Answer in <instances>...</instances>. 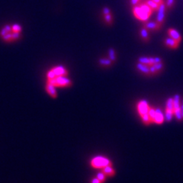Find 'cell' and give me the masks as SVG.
I'll return each mask as SVG.
<instances>
[{
  "mask_svg": "<svg viewBox=\"0 0 183 183\" xmlns=\"http://www.w3.org/2000/svg\"><path fill=\"white\" fill-rule=\"evenodd\" d=\"M132 11L134 15L137 19L143 21H146L153 12L146 3H141V4L134 6Z\"/></svg>",
  "mask_w": 183,
  "mask_h": 183,
  "instance_id": "obj_1",
  "label": "cell"
},
{
  "mask_svg": "<svg viewBox=\"0 0 183 183\" xmlns=\"http://www.w3.org/2000/svg\"><path fill=\"white\" fill-rule=\"evenodd\" d=\"M0 35L5 42H12L17 41L20 37V33L14 32L12 31V26L11 25H6L5 26V28H3Z\"/></svg>",
  "mask_w": 183,
  "mask_h": 183,
  "instance_id": "obj_2",
  "label": "cell"
},
{
  "mask_svg": "<svg viewBox=\"0 0 183 183\" xmlns=\"http://www.w3.org/2000/svg\"><path fill=\"white\" fill-rule=\"evenodd\" d=\"M91 166L95 168V169H102L107 166H111V160H109L108 158L102 156H98L92 158L90 161Z\"/></svg>",
  "mask_w": 183,
  "mask_h": 183,
  "instance_id": "obj_3",
  "label": "cell"
},
{
  "mask_svg": "<svg viewBox=\"0 0 183 183\" xmlns=\"http://www.w3.org/2000/svg\"><path fill=\"white\" fill-rule=\"evenodd\" d=\"M47 83L52 84L55 87L59 86V87H67V86H70L72 85V81L68 78H66L65 77H57L54 79L47 80Z\"/></svg>",
  "mask_w": 183,
  "mask_h": 183,
  "instance_id": "obj_4",
  "label": "cell"
},
{
  "mask_svg": "<svg viewBox=\"0 0 183 183\" xmlns=\"http://www.w3.org/2000/svg\"><path fill=\"white\" fill-rule=\"evenodd\" d=\"M174 115V108L172 98H169L166 100V111H165V120L167 122H169L172 120V116Z\"/></svg>",
  "mask_w": 183,
  "mask_h": 183,
  "instance_id": "obj_5",
  "label": "cell"
},
{
  "mask_svg": "<svg viewBox=\"0 0 183 183\" xmlns=\"http://www.w3.org/2000/svg\"><path fill=\"white\" fill-rule=\"evenodd\" d=\"M150 108V107L149 106L148 102L145 100L140 101L137 104V111H138L140 116H142L148 113Z\"/></svg>",
  "mask_w": 183,
  "mask_h": 183,
  "instance_id": "obj_6",
  "label": "cell"
},
{
  "mask_svg": "<svg viewBox=\"0 0 183 183\" xmlns=\"http://www.w3.org/2000/svg\"><path fill=\"white\" fill-rule=\"evenodd\" d=\"M166 5L164 3H162V4H160L159 6V9H158V15L157 18H156V22L160 23V25H162L164 22L165 15H166Z\"/></svg>",
  "mask_w": 183,
  "mask_h": 183,
  "instance_id": "obj_7",
  "label": "cell"
},
{
  "mask_svg": "<svg viewBox=\"0 0 183 183\" xmlns=\"http://www.w3.org/2000/svg\"><path fill=\"white\" fill-rule=\"evenodd\" d=\"M165 120V116L162 113V111H161V109L156 108L155 114L153 117V123L157 124H161L163 123V121Z\"/></svg>",
  "mask_w": 183,
  "mask_h": 183,
  "instance_id": "obj_8",
  "label": "cell"
},
{
  "mask_svg": "<svg viewBox=\"0 0 183 183\" xmlns=\"http://www.w3.org/2000/svg\"><path fill=\"white\" fill-rule=\"evenodd\" d=\"M54 73L56 77H66L68 74V71L66 70L65 68L61 66H58V67H54L53 69H51Z\"/></svg>",
  "mask_w": 183,
  "mask_h": 183,
  "instance_id": "obj_9",
  "label": "cell"
},
{
  "mask_svg": "<svg viewBox=\"0 0 183 183\" xmlns=\"http://www.w3.org/2000/svg\"><path fill=\"white\" fill-rule=\"evenodd\" d=\"M164 44L166 47H168L169 48L171 49H176L178 47V45H179V42H178L177 41H176L172 37H168L166 39H165L164 41Z\"/></svg>",
  "mask_w": 183,
  "mask_h": 183,
  "instance_id": "obj_10",
  "label": "cell"
},
{
  "mask_svg": "<svg viewBox=\"0 0 183 183\" xmlns=\"http://www.w3.org/2000/svg\"><path fill=\"white\" fill-rule=\"evenodd\" d=\"M168 35H169V37L173 38V39H175L176 41L179 42V43H180V42L182 41V40L180 33L178 32V31H176V29H173V28H169V29H168Z\"/></svg>",
  "mask_w": 183,
  "mask_h": 183,
  "instance_id": "obj_11",
  "label": "cell"
},
{
  "mask_svg": "<svg viewBox=\"0 0 183 183\" xmlns=\"http://www.w3.org/2000/svg\"><path fill=\"white\" fill-rule=\"evenodd\" d=\"M162 25H160V23L158 22H146L144 25V28H146L148 31H156V30H159L161 28Z\"/></svg>",
  "mask_w": 183,
  "mask_h": 183,
  "instance_id": "obj_12",
  "label": "cell"
},
{
  "mask_svg": "<svg viewBox=\"0 0 183 183\" xmlns=\"http://www.w3.org/2000/svg\"><path fill=\"white\" fill-rule=\"evenodd\" d=\"M45 89H46L47 92L48 93L51 97L53 98H56L57 97V91H56L55 86H53L52 84L47 83Z\"/></svg>",
  "mask_w": 183,
  "mask_h": 183,
  "instance_id": "obj_13",
  "label": "cell"
},
{
  "mask_svg": "<svg viewBox=\"0 0 183 183\" xmlns=\"http://www.w3.org/2000/svg\"><path fill=\"white\" fill-rule=\"evenodd\" d=\"M137 67V69L139 70L140 72L143 73L144 74L146 75H150V66L145 65V64H143L141 63H138L136 65Z\"/></svg>",
  "mask_w": 183,
  "mask_h": 183,
  "instance_id": "obj_14",
  "label": "cell"
},
{
  "mask_svg": "<svg viewBox=\"0 0 183 183\" xmlns=\"http://www.w3.org/2000/svg\"><path fill=\"white\" fill-rule=\"evenodd\" d=\"M138 62L147 66H151L154 63V62H153V57H140L138 59Z\"/></svg>",
  "mask_w": 183,
  "mask_h": 183,
  "instance_id": "obj_15",
  "label": "cell"
},
{
  "mask_svg": "<svg viewBox=\"0 0 183 183\" xmlns=\"http://www.w3.org/2000/svg\"><path fill=\"white\" fill-rule=\"evenodd\" d=\"M102 171L104 172L106 176H114L115 174V171L111 167V166H107L102 168Z\"/></svg>",
  "mask_w": 183,
  "mask_h": 183,
  "instance_id": "obj_16",
  "label": "cell"
},
{
  "mask_svg": "<svg viewBox=\"0 0 183 183\" xmlns=\"http://www.w3.org/2000/svg\"><path fill=\"white\" fill-rule=\"evenodd\" d=\"M140 37L143 39V41L145 42H148L149 39H150V37H149V33H148V30L146 29V28H142L140 31Z\"/></svg>",
  "mask_w": 183,
  "mask_h": 183,
  "instance_id": "obj_17",
  "label": "cell"
},
{
  "mask_svg": "<svg viewBox=\"0 0 183 183\" xmlns=\"http://www.w3.org/2000/svg\"><path fill=\"white\" fill-rule=\"evenodd\" d=\"M145 3H146V4L150 7V9L153 10V12H154V11H158V9H159V6H160V5H158L157 3H156L155 2H153V0H146Z\"/></svg>",
  "mask_w": 183,
  "mask_h": 183,
  "instance_id": "obj_18",
  "label": "cell"
},
{
  "mask_svg": "<svg viewBox=\"0 0 183 183\" xmlns=\"http://www.w3.org/2000/svg\"><path fill=\"white\" fill-rule=\"evenodd\" d=\"M172 102H173V108L174 110L178 108L181 106L180 104V96L178 95H175L172 98Z\"/></svg>",
  "mask_w": 183,
  "mask_h": 183,
  "instance_id": "obj_19",
  "label": "cell"
},
{
  "mask_svg": "<svg viewBox=\"0 0 183 183\" xmlns=\"http://www.w3.org/2000/svg\"><path fill=\"white\" fill-rule=\"evenodd\" d=\"M99 64L102 67H111L112 64V62L110 59H106V58H101L99 60Z\"/></svg>",
  "mask_w": 183,
  "mask_h": 183,
  "instance_id": "obj_20",
  "label": "cell"
},
{
  "mask_svg": "<svg viewBox=\"0 0 183 183\" xmlns=\"http://www.w3.org/2000/svg\"><path fill=\"white\" fill-rule=\"evenodd\" d=\"M108 57H109V59L111 60V62H112V63L115 62L116 59H117V57H116V52L113 48H109Z\"/></svg>",
  "mask_w": 183,
  "mask_h": 183,
  "instance_id": "obj_21",
  "label": "cell"
},
{
  "mask_svg": "<svg viewBox=\"0 0 183 183\" xmlns=\"http://www.w3.org/2000/svg\"><path fill=\"white\" fill-rule=\"evenodd\" d=\"M140 118H141L142 121H143L144 124H146V125H149L150 124L152 123V120H151L148 113L146 114H144V115L140 116Z\"/></svg>",
  "mask_w": 183,
  "mask_h": 183,
  "instance_id": "obj_22",
  "label": "cell"
},
{
  "mask_svg": "<svg viewBox=\"0 0 183 183\" xmlns=\"http://www.w3.org/2000/svg\"><path fill=\"white\" fill-rule=\"evenodd\" d=\"M174 115L178 121H182L183 120L182 117V112H181V106L174 110Z\"/></svg>",
  "mask_w": 183,
  "mask_h": 183,
  "instance_id": "obj_23",
  "label": "cell"
},
{
  "mask_svg": "<svg viewBox=\"0 0 183 183\" xmlns=\"http://www.w3.org/2000/svg\"><path fill=\"white\" fill-rule=\"evenodd\" d=\"M96 178H97L98 179H99V180L103 183L104 182V181H105V179H106V176H105L104 172L102 171V172H98L97 175H96Z\"/></svg>",
  "mask_w": 183,
  "mask_h": 183,
  "instance_id": "obj_24",
  "label": "cell"
},
{
  "mask_svg": "<svg viewBox=\"0 0 183 183\" xmlns=\"http://www.w3.org/2000/svg\"><path fill=\"white\" fill-rule=\"evenodd\" d=\"M153 66H154V67H155L157 73L161 72V71L162 70V69H163V63H162V62H160V63H154Z\"/></svg>",
  "mask_w": 183,
  "mask_h": 183,
  "instance_id": "obj_25",
  "label": "cell"
},
{
  "mask_svg": "<svg viewBox=\"0 0 183 183\" xmlns=\"http://www.w3.org/2000/svg\"><path fill=\"white\" fill-rule=\"evenodd\" d=\"M104 21L106 22L108 25H111L112 24V21H113V17H112V15L111 14H108L104 15Z\"/></svg>",
  "mask_w": 183,
  "mask_h": 183,
  "instance_id": "obj_26",
  "label": "cell"
},
{
  "mask_svg": "<svg viewBox=\"0 0 183 183\" xmlns=\"http://www.w3.org/2000/svg\"><path fill=\"white\" fill-rule=\"evenodd\" d=\"M12 31L14 32H18V33H21V27L18 24H15L13 25H12Z\"/></svg>",
  "mask_w": 183,
  "mask_h": 183,
  "instance_id": "obj_27",
  "label": "cell"
},
{
  "mask_svg": "<svg viewBox=\"0 0 183 183\" xmlns=\"http://www.w3.org/2000/svg\"><path fill=\"white\" fill-rule=\"evenodd\" d=\"M55 77H56L55 74H54V73L53 72V70H49L48 72H47V80L54 79Z\"/></svg>",
  "mask_w": 183,
  "mask_h": 183,
  "instance_id": "obj_28",
  "label": "cell"
},
{
  "mask_svg": "<svg viewBox=\"0 0 183 183\" xmlns=\"http://www.w3.org/2000/svg\"><path fill=\"white\" fill-rule=\"evenodd\" d=\"M174 3H175V0H166V6L169 8V9H171L174 5Z\"/></svg>",
  "mask_w": 183,
  "mask_h": 183,
  "instance_id": "obj_29",
  "label": "cell"
},
{
  "mask_svg": "<svg viewBox=\"0 0 183 183\" xmlns=\"http://www.w3.org/2000/svg\"><path fill=\"white\" fill-rule=\"evenodd\" d=\"M102 12H103L104 15L108 14H111V10H110V9L108 7H104V9H103V10H102Z\"/></svg>",
  "mask_w": 183,
  "mask_h": 183,
  "instance_id": "obj_30",
  "label": "cell"
},
{
  "mask_svg": "<svg viewBox=\"0 0 183 183\" xmlns=\"http://www.w3.org/2000/svg\"><path fill=\"white\" fill-rule=\"evenodd\" d=\"M153 62H154V63H160V62H162V60L161 58L160 57H153ZM153 63V64H154Z\"/></svg>",
  "mask_w": 183,
  "mask_h": 183,
  "instance_id": "obj_31",
  "label": "cell"
},
{
  "mask_svg": "<svg viewBox=\"0 0 183 183\" xmlns=\"http://www.w3.org/2000/svg\"><path fill=\"white\" fill-rule=\"evenodd\" d=\"M91 183H102L99 179H98L97 178H93L92 180H91Z\"/></svg>",
  "mask_w": 183,
  "mask_h": 183,
  "instance_id": "obj_32",
  "label": "cell"
},
{
  "mask_svg": "<svg viewBox=\"0 0 183 183\" xmlns=\"http://www.w3.org/2000/svg\"><path fill=\"white\" fill-rule=\"evenodd\" d=\"M139 2H140V0H131V4H132L134 6H135V5H138Z\"/></svg>",
  "mask_w": 183,
  "mask_h": 183,
  "instance_id": "obj_33",
  "label": "cell"
},
{
  "mask_svg": "<svg viewBox=\"0 0 183 183\" xmlns=\"http://www.w3.org/2000/svg\"><path fill=\"white\" fill-rule=\"evenodd\" d=\"M153 2H155L156 3H157L158 5H160V4H162L163 3V1L162 0H153Z\"/></svg>",
  "mask_w": 183,
  "mask_h": 183,
  "instance_id": "obj_34",
  "label": "cell"
},
{
  "mask_svg": "<svg viewBox=\"0 0 183 183\" xmlns=\"http://www.w3.org/2000/svg\"><path fill=\"white\" fill-rule=\"evenodd\" d=\"M181 112H182V117L183 119V104H181Z\"/></svg>",
  "mask_w": 183,
  "mask_h": 183,
  "instance_id": "obj_35",
  "label": "cell"
},
{
  "mask_svg": "<svg viewBox=\"0 0 183 183\" xmlns=\"http://www.w3.org/2000/svg\"><path fill=\"white\" fill-rule=\"evenodd\" d=\"M182 104H183V101H182Z\"/></svg>",
  "mask_w": 183,
  "mask_h": 183,
  "instance_id": "obj_36",
  "label": "cell"
}]
</instances>
